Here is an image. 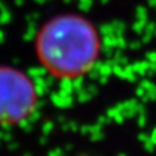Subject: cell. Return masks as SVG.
<instances>
[{
	"label": "cell",
	"mask_w": 156,
	"mask_h": 156,
	"mask_svg": "<svg viewBox=\"0 0 156 156\" xmlns=\"http://www.w3.org/2000/svg\"><path fill=\"white\" fill-rule=\"evenodd\" d=\"M40 96L32 77L25 71L0 65V127H15L36 112Z\"/></svg>",
	"instance_id": "7a4b0ae2"
},
{
	"label": "cell",
	"mask_w": 156,
	"mask_h": 156,
	"mask_svg": "<svg viewBox=\"0 0 156 156\" xmlns=\"http://www.w3.org/2000/svg\"><path fill=\"white\" fill-rule=\"evenodd\" d=\"M102 42L97 27L77 12H62L42 23L34 37V53L52 76L74 80L97 64Z\"/></svg>",
	"instance_id": "6da1fadb"
}]
</instances>
